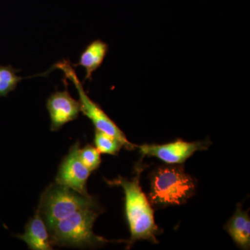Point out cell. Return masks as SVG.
<instances>
[{
	"instance_id": "obj_1",
	"label": "cell",
	"mask_w": 250,
	"mask_h": 250,
	"mask_svg": "<svg viewBox=\"0 0 250 250\" xmlns=\"http://www.w3.org/2000/svg\"><path fill=\"white\" fill-rule=\"evenodd\" d=\"M136 170V174L131 179L119 176L114 180L107 182L110 185L119 186L124 191L125 215L131 233L128 242L129 246L140 240L158 243L156 236L161 231L154 220L152 205L140 185L143 166H137Z\"/></svg>"
},
{
	"instance_id": "obj_2",
	"label": "cell",
	"mask_w": 250,
	"mask_h": 250,
	"mask_svg": "<svg viewBox=\"0 0 250 250\" xmlns=\"http://www.w3.org/2000/svg\"><path fill=\"white\" fill-rule=\"evenodd\" d=\"M102 212L97 203L59 220L48 229L52 246L96 248L108 243L93 232L94 223Z\"/></svg>"
},
{
	"instance_id": "obj_3",
	"label": "cell",
	"mask_w": 250,
	"mask_h": 250,
	"mask_svg": "<svg viewBox=\"0 0 250 250\" xmlns=\"http://www.w3.org/2000/svg\"><path fill=\"white\" fill-rule=\"evenodd\" d=\"M149 200L156 208L187 203L195 193V184L180 164H168L155 169L149 176Z\"/></svg>"
},
{
	"instance_id": "obj_4",
	"label": "cell",
	"mask_w": 250,
	"mask_h": 250,
	"mask_svg": "<svg viewBox=\"0 0 250 250\" xmlns=\"http://www.w3.org/2000/svg\"><path fill=\"white\" fill-rule=\"evenodd\" d=\"M97 203L89 194L81 193L55 182L49 186L41 195L37 212L49 229L67 215Z\"/></svg>"
},
{
	"instance_id": "obj_5",
	"label": "cell",
	"mask_w": 250,
	"mask_h": 250,
	"mask_svg": "<svg viewBox=\"0 0 250 250\" xmlns=\"http://www.w3.org/2000/svg\"><path fill=\"white\" fill-rule=\"evenodd\" d=\"M57 66L63 70L67 78L75 84L80 96L79 101L81 105V112L89 118L95 126V129L116 138L123 144V147L129 150L137 147L128 141L124 133L117 126L116 123L112 121L98 104L93 102L85 93L82 83L79 81L76 73L72 67L67 62L59 63Z\"/></svg>"
},
{
	"instance_id": "obj_6",
	"label": "cell",
	"mask_w": 250,
	"mask_h": 250,
	"mask_svg": "<svg viewBox=\"0 0 250 250\" xmlns=\"http://www.w3.org/2000/svg\"><path fill=\"white\" fill-rule=\"evenodd\" d=\"M210 141L187 142L182 140L164 145H143L137 146L143 156H154L167 164H182L197 151L207 150Z\"/></svg>"
},
{
	"instance_id": "obj_7",
	"label": "cell",
	"mask_w": 250,
	"mask_h": 250,
	"mask_svg": "<svg viewBox=\"0 0 250 250\" xmlns=\"http://www.w3.org/2000/svg\"><path fill=\"white\" fill-rule=\"evenodd\" d=\"M80 149L79 142L70 147L68 154L59 166L55 182L81 193L88 194L86 184L91 172L81 161Z\"/></svg>"
},
{
	"instance_id": "obj_8",
	"label": "cell",
	"mask_w": 250,
	"mask_h": 250,
	"mask_svg": "<svg viewBox=\"0 0 250 250\" xmlns=\"http://www.w3.org/2000/svg\"><path fill=\"white\" fill-rule=\"evenodd\" d=\"M50 117L51 131H58L67 123L77 119L81 113L80 101L74 99L68 90L56 91L46 103Z\"/></svg>"
},
{
	"instance_id": "obj_9",
	"label": "cell",
	"mask_w": 250,
	"mask_h": 250,
	"mask_svg": "<svg viewBox=\"0 0 250 250\" xmlns=\"http://www.w3.org/2000/svg\"><path fill=\"white\" fill-rule=\"evenodd\" d=\"M23 234L17 235V238L27 243L32 250H51L53 249L48 229L43 219L37 211L25 226Z\"/></svg>"
},
{
	"instance_id": "obj_10",
	"label": "cell",
	"mask_w": 250,
	"mask_h": 250,
	"mask_svg": "<svg viewBox=\"0 0 250 250\" xmlns=\"http://www.w3.org/2000/svg\"><path fill=\"white\" fill-rule=\"evenodd\" d=\"M225 229L242 250L250 247V218L248 212L243 210L241 204L237 205L236 211L225 225Z\"/></svg>"
},
{
	"instance_id": "obj_11",
	"label": "cell",
	"mask_w": 250,
	"mask_h": 250,
	"mask_svg": "<svg viewBox=\"0 0 250 250\" xmlns=\"http://www.w3.org/2000/svg\"><path fill=\"white\" fill-rule=\"evenodd\" d=\"M107 43L101 40H95L90 42L81 54L80 61L75 66H82L85 70V80H91L93 72L101 66L108 53Z\"/></svg>"
},
{
	"instance_id": "obj_12",
	"label": "cell",
	"mask_w": 250,
	"mask_h": 250,
	"mask_svg": "<svg viewBox=\"0 0 250 250\" xmlns=\"http://www.w3.org/2000/svg\"><path fill=\"white\" fill-rule=\"evenodd\" d=\"M20 70L11 65H0V98L6 97L16 89L18 83L23 80L18 75Z\"/></svg>"
},
{
	"instance_id": "obj_13",
	"label": "cell",
	"mask_w": 250,
	"mask_h": 250,
	"mask_svg": "<svg viewBox=\"0 0 250 250\" xmlns=\"http://www.w3.org/2000/svg\"><path fill=\"white\" fill-rule=\"evenodd\" d=\"M94 143L95 147L101 154L116 155L123 147V144L116 138L96 129Z\"/></svg>"
},
{
	"instance_id": "obj_14",
	"label": "cell",
	"mask_w": 250,
	"mask_h": 250,
	"mask_svg": "<svg viewBox=\"0 0 250 250\" xmlns=\"http://www.w3.org/2000/svg\"><path fill=\"white\" fill-rule=\"evenodd\" d=\"M100 154L98 149L91 145H87L82 149L80 148L79 152L81 161L91 172L97 170L101 164Z\"/></svg>"
}]
</instances>
